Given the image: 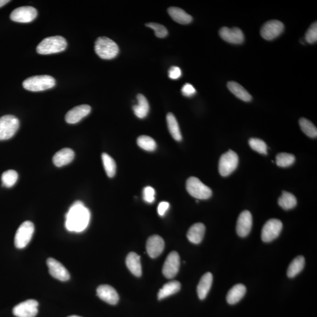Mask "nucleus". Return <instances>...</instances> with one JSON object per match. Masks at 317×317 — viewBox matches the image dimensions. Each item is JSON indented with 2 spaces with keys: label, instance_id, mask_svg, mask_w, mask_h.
<instances>
[{
  "label": "nucleus",
  "instance_id": "obj_1",
  "mask_svg": "<svg viewBox=\"0 0 317 317\" xmlns=\"http://www.w3.org/2000/svg\"><path fill=\"white\" fill-rule=\"evenodd\" d=\"M91 214L83 202L77 201L66 215V229L72 232H83L90 221Z\"/></svg>",
  "mask_w": 317,
  "mask_h": 317
},
{
  "label": "nucleus",
  "instance_id": "obj_2",
  "mask_svg": "<svg viewBox=\"0 0 317 317\" xmlns=\"http://www.w3.org/2000/svg\"><path fill=\"white\" fill-rule=\"evenodd\" d=\"M67 42L61 36L47 37L44 39L37 47V52L40 54L48 55L60 53L66 49Z\"/></svg>",
  "mask_w": 317,
  "mask_h": 317
},
{
  "label": "nucleus",
  "instance_id": "obj_3",
  "mask_svg": "<svg viewBox=\"0 0 317 317\" xmlns=\"http://www.w3.org/2000/svg\"><path fill=\"white\" fill-rule=\"evenodd\" d=\"M95 51L100 58L111 59L118 55L119 47L113 40L106 37H100L96 40Z\"/></svg>",
  "mask_w": 317,
  "mask_h": 317
},
{
  "label": "nucleus",
  "instance_id": "obj_4",
  "mask_svg": "<svg viewBox=\"0 0 317 317\" xmlns=\"http://www.w3.org/2000/svg\"><path fill=\"white\" fill-rule=\"evenodd\" d=\"M55 85L54 78L46 75L29 77L22 83V86L25 89L32 92L47 90L53 88Z\"/></svg>",
  "mask_w": 317,
  "mask_h": 317
},
{
  "label": "nucleus",
  "instance_id": "obj_5",
  "mask_svg": "<svg viewBox=\"0 0 317 317\" xmlns=\"http://www.w3.org/2000/svg\"><path fill=\"white\" fill-rule=\"evenodd\" d=\"M186 189L190 195L197 199H208L212 195V190L198 178L190 177L186 182Z\"/></svg>",
  "mask_w": 317,
  "mask_h": 317
},
{
  "label": "nucleus",
  "instance_id": "obj_6",
  "mask_svg": "<svg viewBox=\"0 0 317 317\" xmlns=\"http://www.w3.org/2000/svg\"><path fill=\"white\" fill-rule=\"evenodd\" d=\"M20 126L18 119L14 115H5L0 118V140L12 137Z\"/></svg>",
  "mask_w": 317,
  "mask_h": 317
},
{
  "label": "nucleus",
  "instance_id": "obj_7",
  "mask_svg": "<svg viewBox=\"0 0 317 317\" xmlns=\"http://www.w3.org/2000/svg\"><path fill=\"white\" fill-rule=\"evenodd\" d=\"M238 164V157L236 152L232 150L223 154L219 163V173L226 177L232 174L236 169Z\"/></svg>",
  "mask_w": 317,
  "mask_h": 317
},
{
  "label": "nucleus",
  "instance_id": "obj_8",
  "mask_svg": "<svg viewBox=\"0 0 317 317\" xmlns=\"http://www.w3.org/2000/svg\"><path fill=\"white\" fill-rule=\"evenodd\" d=\"M34 232V226L30 221H26L22 223L18 229L15 236L14 243L18 249H23L31 241Z\"/></svg>",
  "mask_w": 317,
  "mask_h": 317
},
{
  "label": "nucleus",
  "instance_id": "obj_9",
  "mask_svg": "<svg viewBox=\"0 0 317 317\" xmlns=\"http://www.w3.org/2000/svg\"><path fill=\"white\" fill-rule=\"evenodd\" d=\"M283 229V223L278 219H272L264 225L262 239L265 243H269L279 236Z\"/></svg>",
  "mask_w": 317,
  "mask_h": 317
},
{
  "label": "nucleus",
  "instance_id": "obj_10",
  "mask_svg": "<svg viewBox=\"0 0 317 317\" xmlns=\"http://www.w3.org/2000/svg\"><path fill=\"white\" fill-rule=\"evenodd\" d=\"M37 10L34 7L24 6L15 9L10 15L11 20L21 23H28L36 19Z\"/></svg>",
  "mask_w": 317,
  "mask_h": 317
},
{
  "label": "nucleus",
  "instance_id": "obj_11",
  "mask_svg": "<svg viewBox=\"0 0 317 317\" xmlns=\"http://www.w3.org/2000/svg\"><path fill=\"white\" fill-rule=\"evenodd\" d=\"M285 25L278 20L268 21L261 29V36L265 40L270 41L278 37L284 31Z\"/></svg>",
  "mask_w": 317,
  "mask_h": 317
},
{
  "label": "nucleus",
  "instance_id": "obj_12",
  "mask_svg": "<svg viewBox=\"0 0 317 317\" xmlns=\"http://www.w3.org/2000/svg\"><path fill=\"white\" fill-rule=\"evenodd\" d=\"M39 303L34 300H28L13 308V314L17 317H35L38 313Z\"/></svg>",
  "mask_w": 317,
  "mask_h": 317
},
{
  "label": "nucleus",
  "instance_id": "obj_13",
  "mask_svg": "<svg viewBox=\"0 0 317 317\" xmlns=\"http://www.w3.org/2000/svg\"><path fill=\"white\" fill-rule=\"evenodd\" d=\"M180 256L177 252H171L163 264L162 272L167 278H172L178 273L180 267Z\"/></svg>",
  "mask_w": 317,
  "mask_h": 317
},
{
  "label": "nucleus",
  "instance_id": "obj_14",
  "mask_svg": "<svg viewBox=\"0 0 317 317\" xmlns=\"http://www.w3.org/2000/svg\"><path fill=\"white\" fill-rule=\"evenodd\" d=\"M47 264L49 268L50 274L54 278L62 281L69 280V272L60 262L53 258H49L47 260Z\"/></svg>",
  "mask_w": 317,
  "mask_h": 317
},
{
  "label": "nucleus",
  "instance_id": "obj_15",
  "mask_svg": "<svg viewBox=\"0 0 317 317\" xmlns=\"http://www.w3.org/2000/svg\"><path fill=\"white\" fill-rule=\"evenodd\" d=\"M253 218L251 213L244 210L238 217L236 226V232L241 237L248 236L252 228Z\"/></svg>",
  "mask_w": 317,
  "mask_h": 317
},
{
  "label": "nucleus",
  "instance_id": "obj_16",
  "mask_svg": "<svg viewBox=\"0 0 317 317\" xmlns=\"http://www.w3.org/2000/svg\"><path fill=\"white\" fill-rule=\"evenodd\" d=\"M219 34L223 40L229 43L240 44L244 42V33L238 28L223 27L220 30Z\"/></svg>",
  "mask_w": 317,
  "mask_h": 317
},
{
  "label": "nucleus",
  "instance_id": "obj_17",
  "mask_svg": "<svg viewBox=\"0 0 317 317\" xmlns=\"http://www.w3.org/2000/svg\"><path fill=\"white\" fill-rule=\"evenodd\" d=\"M91 108L88 105H81L73 108L65 115V121L69 124H75L91 113Z\"/></svg>",
  "mask_w": 317,
  "mask_h": 317
},
{
  "label": "nucleus",
  "instance_id": "obj_18",
  "mask_svg": "<svg viewBox=\"0 0 317 317\" xmlns=\"http://www.w3.org/2000/svg\"><path fill=\"white\" fill-rule=\"evenodd\" d=\"M165 248V242L158 235L149 237L147 243V251L151 258L155 259L161 255Z\"/></svg>",
  "mask_w": 317,
  "mask_h": 317
},
{
  "label": "nucleus",
  "instance_id": "obj_19",
  "mask_svg": "<svg viewBox=\"0 0 317 317\" xmlns=\"http://www.w3.org/2000/svg\"><path fill=\"white\" fill-rule=\"evenodd\" d=\"M97 295L103 301L111 305L118 303L119 297L116 290L109 285H101L97 289Z\"/></svg>",
  "mask_w": 317,
  "mask_h": 317
},
{
  "label": "nucleus",
  "instance_id": "obj_20",
  "mask_svg": "<svg viewBox=\"0 0 317 317\" xmlns=\"http://www.w3.org/2000/svg\"><path fill=\"white\" fill-rule=\"evenodd\" d=\"M74 156V152L72 149L63 148L56 153L53 157V162L56 166L62 167L72 162Z\"/></svg>",
  "mask_w": 317,
  "mask_h": 317
},
{
  "label": "nucleus",
  "instance_id": "obj_21",
  "mask_svg": "<svg viewBox=\"0 0 317 317\" xmlns=\"http://www.w3.org/2000/svg\"><path fill=\"white\" fill-rule=\"evenodd\" d=\"M205 231L206 227L203 223L194 224L188 230L187 233L188 240L193 244H199L203 240Z\"/></svg>",
  "mask_w": 317,
  "mask_h": 317
},
{
  "label": "nucleus",
  "instance_id": "obj_22",
  "mask_svg": "<svg viewBox=\"0 0 317 317\" xmlns=\"http://www.w3.org/2000/svg\"><path fill=\"white\" fill-rule=\"evenodd\" d=\"M213 283V275L209 272L201 277L197 287V293L200 300H203L207 296Z\"/></svg>",
  "mask_w": 317,
  "mask_h": 317
},
{
  "label": "nucleus",
  "instance_id": "obj_23",
  "mask_svg": "<svg viewBox=\"0 0 317 317\" xmlns=\"http://www.w3.org/2000/svg\"><path fill=\"white\" fill-rule=\"evenodd\" d=\"M246 287L242 284L234 286L227 293L226 300L227 303L230 305L236 304L239 302L245 296Z\"/></svg>",
  "mask_w": 317,
  "mask_h": 317
},
{
  "label": "nucleus",
  "instance_id": "obj_24",
  "mask_svg": "<svg viewBox=\"0 0 317 317\" xmlns=\"http://www.w3.org/2000/svg\"><path fill=\"white\" fill-rule=\"evenodd\" d=\"M126 264L128 269L131 273L136 276L140 277L142 275V266L140 257L136 253L131 252L126 257Z\"/></svg>",
  "mask_w": 317,
  "mask_h": 317
},
{
  "label": "nucleus",
  "instance_id": "obj_25",
  "mask_svg": "<svg viewBox=\"0 0 317 317\" xmlns=\"http://www.w3.org/2000/svg\"><path fill=\"white\" fill-rule=\"evenodd\" d=\"M168 13L174 21L181 24H188L193 20L191 16H190L184 10L179 8V7H170L168 9Z\"/></svg>",
  "mask_w": 317,
  "mask_h": 317
},
{
  "label": "nucleus",
  "instance_id": "obj_26",
  "mask_svg": "<svg viewBox=\"0 0 317 317\" xmlns=\"http://www.w3.org/2000/svg\"><path fill=\"white\" fill-rule=\"evenodd\" d=\"M227 88L232 94L244 102H250L252 100V96L249 92L236 82H229Z\"/></svg>",
  "mask_w": 317,
  "mask_h": 317
},
{
  "label": "nucleus",
  "instance_id": "obj_27",
  "mask_svg": "<svg viewBox=\"0 0 317 317\" xmlns=\"http://www.w3.org/2000/svg\"><path fill=\"white\" fill-rule=\"evenodd\" d=\"M138 104L133 107V110L137 118L143 119L149 113V105L146 97L143 94L137 95Z\"/></svg>",
  "mask_w": 317,
  "mask_h": 317
},
{
  "label": "nucleus",
  "instance_id": "obj_28",
  "mask_svg": "<svg viewBox=\"0 0 317 317\" xmlns=\"http://www.w3.org/2000/svg\"><path fill=\"white\" fill-rule=\"evenodd\" d=\"M181 288V283L177 281H173L166 283L159 290L158 299L162 300L167 297L180 292Z\"/></svg>",
  "mask_w": 317,
  "mask_h": 317
},
{
  "label": "nucleus",
  "instance_id": "obj_29",
  "mask_svg": "<svg viewBox=\"0 0 317 317\" xmlns=\"http://www.w3.org/2000/svg\"><path fill=\"white\" fill-rule=\"evenodd\" d=\"M304 266V257L302 256L296 257L289 266L288 270H287V275L289 278L295 277L303 270Z\"/></svg>",
  "mask_w": 317,
  "mask_h": 317
},
{
  "label": "nucleus",
  "instance_id": "obj_30",
  "mask_svg": "<svg viewBox=\"0 0 317 317\" xmlns=\"http://www.w3.org/2000/svg\"><path fill=\"white\" fill-rule=\"evenodd\" d=\"M167 127H168L169 132L171 136L174 139L177 141H181L182 139L180 126L173 114L169 113L166 117Z\"/></svg>",
  "mask_w": 317,
  "mask_h": 317
},
{
  "label": "nucleus",
  "instance_id": "obj_31",
  "mask_svg": "<svg viewBox=\"0 0 317 317\" xmlns=\"http://www.w3.org/2000/svg\"><path fill=\"white\" fill-rule=\"evenodd\" d=\"M278 203L283 209L289 210L296 206L297 201L296 197L292 193L284 191L279 197Z\"/></svg>",
  "mask_w": 317,
  "mask_h": 317
},
{
  "label": "nucleus",
  "instance_id": "obj_32",
  "mask_svg": "<svg viewBox=\"0 0 317 317\" xmlns=\"http://www.w3.org/2000/svg\"><path fill=\"white\" fill-rule=\"evenodd\" d=\"M102 159L104 169H105L108 177L113 178L116 173L117 165L115 160L109 155L103 153Z\"/></svg>",
  "mask_w": 317,
  "mask_h": 317
},
{
  "label": "nucleus",
  "instance_id": "obj_33",
  "mask_svg": "<svg viewBox=\"0 0 317 317\" xmlns=\"http://www.w3.org/2000/svg\"><path fill=\"white\" fill-rule=\"evenodd\" d=\"M137 144L142 149L149 152H153L156 149L155 140L150 136L142 135L137 138Z\"/></svg>",
  "mask_w": 317,
  "mask_h": 317
},
{
  "label": "nucleus",
  "instance_id": "obj_34",
  "mask_svg": "<svg viewBox=\"0 0 317 317\" xmlns=\"http://www.w3.org/2000/svg\"><path fill=\"white\" fill-rule=\"evenodd\" d=\"M300 128L305 135L309 137L314 138L317 136V129L316 127L311 121L305 118L300 119Z\"/></svg>",
  "mask_w": 317,
  "mask_h": 317
},
{
  "label": "nucleus",
  "instance_id": "obj_35",
  "mask_svg": "<svg viewBox=\"0 0 317 317\" xmlns=\"http://www.w3.org/2000/svg\"><path fill=\"white\" fill-rule=\"evenodd\" d=\"M295 160V156L292 154H287V153H280L276 156V163L279 167L290 166L293 165Z\"/></svg>",
  "mask_w": 317,
  "mask_h": 317
},
{
  "label": "nucleus",
  "instance_id": "obj_36",
  "mask_svg": "<svg viewBox=\"0 0 317 317\" xmlns=\"http://www.w3.org/2000/svg\"><path fill=\"white\" fill-rule=\"evenodd\" d=\"M18 175L16 171L9 170L4 172L2 177L3 186L7 188L12 187L18 180Z\"/></svg>",
  "mask_w": 317,
  "mask_h": 317
},
{
  "label": "nucleus",
  "instance_id": "obj_37",
  "mask_svg": "<svg viewBox=\"0 0 317 317\" xmlns=\"http://www.w3.org/2000/svg\"><path fill=\"white\" fill-rule=\"evenodd\" d=\"M250 147L259 154L267 155V146L265 142L259 138H251L249 141Z\"/></svg>",
  "mask_w": 317,
  "mask_h": 317
},
{
  "label": "nucleus",
  "instance_id": "obj_38",
  "mask_svg": "<svg viewBox=\"0 0 317 317\" xmlns=\"http://www.w3.org/2000/svg\"><path fill=\"white\" fill-rule=\"evenodd\" d=\"M146 25L148 27L154 29L156 36L159 38H165L168 34V31H167L166 28L163 25L155 23V22H150V23L147 24Z\"/></svg>",
  "mask_w": 317,
  "mask_h": 317
},
{
  "label": "nucleus",
  "instance_id": "obj_39",
  "mask_svg": "<svg viewBox=\"0 0 317 317\" xmlns=\"http://www.w3.org/2000/svg\"><path fill=\"white\" fill-rule=\"evenodd\" d=\"M305 41L308 43L313 44L316 42L317 40V23L316 22H314L312 23L310 27L308 29V30L305 33Z\"/></svg>",
  "mask_w": 317,
  "mask_h": 317
},
{
  "label": "nucleus",
  "instance_id": "obj_40",
  "mask_svg": "<svg viewBox=\"0 0 317 317\" xmlns=\"http://www.w3.org/2000/svg\"><path fill=\"white\" fill-rule=\"evenodd\" d=\"M155 190L151 186H147L144 189L143 197L146 202L152 203L155 200Z\"/></svg>",
  "mask_w": 317,
  "mask_h": 317
},
{
  "label": "nucleus",
  "instance_id": "obj_41",
  "mask_svg": "<svg viewBox=\"0 0 317 317\" xmlns=\"http://www.w3.org/2000/svg\"><path fill=\"white\" fill-rule=\"evenodd\" d=\"M196 91L193 86L190 84H186L182 88V94L185 96L190 97L196 94Z\"/></svg>",
  "mask_w": 317,
  "mask_h": 317
},
{
  "label": "nucleus",
  "instance_id": "obj_42",
  "mask_svg": "<svg viewBox=\"0 0 317 317\" xmlns=\"http://www.w3.org/2000/svg\"><path fill=\"white\" fill-rule=\"evenodd\" d=\"M182 76V72L178 66H171L169 70V77L170 79L177 80Z\"/></svg>",
  "mask_w": 317,
  "mask_h": 317
},
{
  "label": "nucleus",
  "instance_id": "obj_43",
  "mask_svg": "<svg viewBox=\"0 0 317 317\" xmlns=\"http://www.w3.org/2000/svg\"><path fill=\"white\" fill-rule=\"evenodd\" d=\"M169 207V203L166 201H162L160 203L158 207V214L160 216L165 215L166 212Z\"/></svg>",
  "mask_w": 317,
  "mask_h": 317
},
{
  "label": "nucleus",
  "instance_id": "obj_44",
  "mask_svg": "<svg viewBox=\"0 0 317 317\" xmlns=\"http://www.w3.org/2000/svg\"><path fill=\"white\" fill-rule=\"evenodd\" d=\"M10 1L9 0H0V8L4 6L7 5V3H9Z\"/></svg>",
  "mask_w": 317,
  "mask_h": 317
},
{
  "label": "nucleus",
  "instance_id": "obj_45",
  "mask_svg": "<svg viewBox=\"0 0 317 317\" xmlns=\"http://www.w3.org/2000/svg\"><path fill=\"white\" fill-rule=\"evenodd\" d=\"M68 317H81V316H77V315H72V316H69Z\"/></svg>",
  "mask_w": 317,
  "mask_h": 317
}]
</instances>
